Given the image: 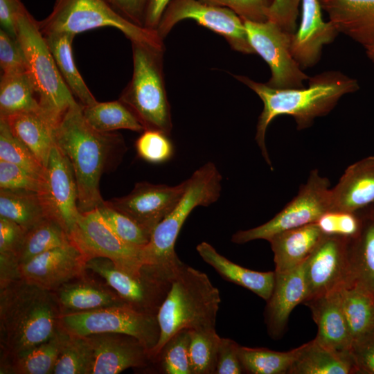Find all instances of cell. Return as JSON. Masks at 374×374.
Listing matches in <instances>:
<instances>
[{
    "mask_svg": "<svg viewBox=\"0 0 374 374\" xmlns=\"http://www.w3.org/2000/svg\"><path fill=\"white\" fill-rule=\"evenodd\" d=\"M235 78L253 91L262 100L255 139L266 163L271 168L266 143L267 129L276 117L291 116L298 130L310 127L317 117L327 115L344 95L359 89L356 79L340 71H328L310 77L308 85L301 89H276L244 75Z\"/></svg>",
    "mask_w": 374,
    "mask_h": 374,
    "instance_id": "1",
    "label": "cell"
},
{
    "mask_svg": "<svg viewBox=\"0 0 374 374\" xmlns=\"http://www.w3.org/2000/svg\"><path fill=\"white\" fill-rule=\"evenodd\" d=\"M82 107L78 103L64 113L55 126L54 141L72 166L78 208L84 213L105 203L100 193V179L112 151L121 143V137L91 127L83 116Z\"/></svg>",
    "mask_w": 374,
    "mask_h": 374,
    "instance_id": "2",
    "label": "cell"
},
{
    "mask_svg": "<svg viewBox=\"0 0 374 374\" xmlns=\"http://www.w3.org/2000/svg\"><path fill=\"white\" fill-rule=\"evenodd\" d=\"M60 309L50 290L22 278L1 287V344L16 357L49 339L61 327Z\"/></svg>",
    "mask_w": 374,
    "mask_h": 374,
    "instance_id": "3",
    "label": "cell"
},
{
    "mask_svg": "<svg viewBox=\"0 0 374 374\" xmlns=\"http://www.w3.org/2000/svg\"><path fill=\"white\" fill-rule=\"evenodd\" d=\"M222 180L221 174L212 162L202 166L186 180L182 197L152 230L148 243L142 249L143 271L172 280L184 264L175 249L181 229L195 207L207 206L219 199Z\"/></svg>",
    "mask_w": 374,
    "mask_h": 374,
    "instance_id": "4",
    "label": "cell"
},
{
    "mask_svg": "<svg viewBox=\"0 0 374 374\" xmlns=\"http://www.w3.org/2000/svg\"><path fill=\"white\" fill-rule=\"evenodd\" d=\"M220 294L204 272L184 264L157 314L160 337L149 353L152 361L166 341L183 329L215 328Z\"/></svg>",
    "mask_w": 374,
    "mask_h": 374,
    "instance_id": "5",
    "label": "cell"
},
{
    "mask_svg": "<svg viewBox=\"0 0 374 374\" xmlns=\"http://www.w3.org/2000/svg\"><path fill=\"white\" fill-rule=\"evenodd\" d=\"M132 77L118 100L126 105L146 130L170 136L172 123L164 73V47L131 42Z\"/></svg>",
    "mask_w": 374,
    "mask_h": 374,
    "instance_id": "6",
    "label": "cell"
},
{
    "mask_svg": "<svg viewBox=\"0 0 374 374\" xmlns=\"http://www.w3.org/2000/svg\"><path fill=\"white\" fill-rule=\"evenodd\" d=\"M16 37L23 49L40 107L57 124L64 113L79 102L62 78L38 21L25 6L18 17Z\"/></svg>",
    "mask_w": 374,
    "mask_h": 374,
    "instance_id": "7",
    "label": "cell"
},
{
    "mask_svg": "<svg viewBox=\"0 0 374 374\" xmlns=\"http://www.w3.org/2000/svg\"><path fill=\"white\" fill-rule=\"evenodd\" d=\"M44 36L54 33H78L100 27L121 31L131 42L164 47L157 32L139 26L118 13L105 0H55L51 13L38 21Z\"/></svg>",
    "mask_w": 374,
    "mask_h": 374,
    "instance_id": "8",
    "label": "cell"
},
{
    "mask_svg": "<svg viewBox=\"0 0 374 374\" xmlns=\"http://www.w3.org/2000/svg\"><path fill=\"white\" fill-rule=\"evenodd\" d=\"M61 326L80 337L93 334L118 333L139 340L149 353L160 337L157 316L135 309L128 303L87 312L61 314Z\"/></svg>",
    "mask_w": 374,
    "mask_h": 374,
    "instance_id": "9",
    "label": "cell"
},
{
    "mask_svg": "<svg viewBox=\"0 0 374 374\" xmlns=\"http://www.w3.org/2000/svg\"><path fill=\"white\" fill-rule=\"evenodd\" d=\"M330 181L318 170L310 171L297 195L273 218L247 230L235 232L231 241L244 244L256 240H269L275 235L290 229L317 222L330 207Z\"/></svg>",
    "mask_w": 374,
    "mask_h": 374,
    "instance_id": "10",
    "label": "cell"
},
{
    "mask_svg": "<svg viewBox=\"0 0 374 374\" xmlns=\"http://www.w3.org/2000/svg\"><path fill=\"white\" fill-rule=\"evenodd\" d=\"M193 19L222 36L235 51L256 53L252 48L244 21L231 10L202 0H170L157 28L163 39L180 21Z\"/></svg>",
    "mask_w": 374,
    "mask_h": 374,
    "instance_id": "11",
    "label": "cell"
},
{
    "mask_svg": "<svg viewBox=\"0 0 374 374\" xmlns=\"http://www.w3.org/2000/svg\"><path fill=\"white\" fill-rule=\"evenodd\" d=\"M69 237L86 260L96 256L107 258L129 274L141 276L143 248L123 242L105 222L97 208L80 212Z\"/></svg>",
    "mask_w": 374,
    "mask_h": 374,
    "instance_id": "12",
    "label": "cell"
},
{
    "mask_svg": "<svg viewBox=\"0 0 374 374\" xmlns=\"http://www.w3.org/2000/svg\"><path fill=\"white\" fill-rule=\"evenodd\" d=\"M249 42L267 63L271 78L266 84L276 89H301L309 79L291 52V34L271 21H244Z\"/></svg>",
    "mask_w": 374,
    "mask_h": 374,
    "instance_id": "13",
    "label": "cell"
},
{
    "mask_svg": "<svg viewBox=\"0 0 374 374\" xmlns=\"http://www.w3.org/2000/svg\"><path fill=\"white\" fill-rule=\"evenodd\" d=\"M84 268L103 278L126 303L135 309L157 316L172 283L171 280L144 271L140 277L132 276L105 257L87 259Z\"/></svg>",
    "mask_w": 374,
    "mask_h": 374,
    "instance_id": "14",
    "label": "cell"
},
{
    "mask_svg": "<svg viewBox=\"0 0 374 374\" xmlns=\"http://www.w3.org/2000/svg\"><path fill=\"white\" fill-rule=\"evenodd\" d=\"M186 184V180L176 186L137 182L128 195L112 198L105 204L152 233L177 204Z\"/></svg>",
    "mask_w": 374,
    "mask_h": 374,
    "instance_id": "15",
    "label": "cell"
},
{
    "mask_svg": "<svg viewBox=\"0 0 374 374\" xmlns=\"http://www.w3.org/2000/svg\"><path fill=\"white\" fill-rule=\"evenodd\" d=\"M348 242L346 237L324 235L305 261L308 290L305 301L347 285L349 276Z\"/></svg>",
    "mask_w": 374,
    "mask_h": 374,
    "instance_id": "16",
    "label": "cell"
},
{
    "mask_svg": "<svg viewBox=\"0 0 374 374\" xmlns=\"http://www.w3.org/2000/svg\"><path fill=\"white\" fill-rule=\"evenodd\" d=\"M46 168L47 192L44 197L51 215L69 235L80 214L78 187L70 162L55 144L51 149Z\"/></svg>",
    "mask_w": 374,
    "mask_h": 374,
    "instance_id": "17",
    "label": "cell"
},
{
    "mask_svg": "<svg viewBox=\"0 0 374 374\" xmlns=\"http://www.w3.org/2000/svg\"><path fill=\"white\" fill-rule=\"evenodd\" d=\"M85 260L71 242L38 255L21 265L19 270L22 279L51 291L78 276L85 269Z\"/></svg>",
    "mask_w": 374,
    "mask_h": 374,
    "instance_id": "18",
    "label": "cell"
},
{
    "mask_svg": "<svg viewBox=\"0 0 374 374\" xmlns=\"http://www.w3.org/2000/svg\"><path fill=\"white\" fill-rule=\"evenodd\" d=\"M319 0H301V19L299 28L291 35V52L301 68L314 66L322 49L337 36L338 30L323 20Z\"/></svg>",
    "mask_w": 374,
    "mask_h": 374,
    "instance_id": "19",
    "label": "cell"
},
{
    "mask_svg": "<svg viewBox=\"0 0 374 374\" xmlns=\"http://www.w3.org/2000/svg\"><path fill=\"white\" fill-rule=\"evenodd\" d=\"M87 337L93 349L91 374H116L129 368L146 366L151 360L148 350L132 336L101 333Z\"/></svg>",
    "mask_w": 374,
    "mask_h": 374,
    "instance_id": "20",
    "label": "cell"
},
{
    "mask_svg": "<svg viewBox=\"0 0 374 374\" xmlns=\"http://www.w3.org/2000/svg\"><path fill=\"white\" fill-rule=\"evenodd\" d=\"M307 294L305 262L287 272H275L274 289L264 311L267 331L271 339L282 337L291 312L303 303Z\"/></svg>",
    "mask_w": 374,
    "mask_h": 374,
    "instance_id": "21",
    "label": "cell"
},
{
    "mask_svg": "<svg viewBox=\"0 0 374 374\" xmlns=\"http://www.w3.org/2000/svg\"><path fill=\"white\" fill-rule=\"evenodd\" d=\"M303 304L310 309L318 327L314 339L332 351L350 355L353 339L342 311L339 288L308 300Z\"/></svg>",
    "mask_w": 374,
    "mask_h": 374,
    "instance_id": "22",
    "label": "cell"
},
{
    "mask_svg": "<svg viewBox=\"0 0 374 374\" xmlns=\"http://www.w3.org/2000/svg\"><path fill=\"white\" fill-rule=\"evenodd\" d=\"M374 204V156L349 166L330 190V211L356 212Z\"/></svg>",
    "mask_w": 374,
    "mask_h": 374,
    "instance_id": "23",
    "label": "cell"
},
{
    "mask_svg": "<svg viewBox=\"0 0 374 374\" xmlns=\"http://www.w3.org/2000/svg\"><path fill=\"white\" fill-rule=\"evenodd\" d=\"M329 21L366 49L374 46V0H319Z\"/></svg>",
    "mask_w": 374,
    "mask_h": 374,
    "instance_id": "24",
    "label": "cell"
},
{
    "mask_svg": "<svg viewBox=\"0 0 374 374\" xmlns=\"http://www.w3.org/2000/svg\"><path fill=\"white\" fill-rule=\"evenodd\" d=\"M358 213L360 228L348 238L349 276L346 285H358L374 298V206L371 204Z\"/></svg>",
    "mask_w": 374,
    "mask_h": 374,
    "instance_id": "25",
    "label": "cell"
},
{
    "mask_svg": "<svg viewBox=\"0 0 374 374\" xmlns=\"http://www.w3.org/2000/svg\"><path fill=\"white\" fill-rule=\"evenodd\" d=\"M324 234L317 222L285 231L270 238L276 273H285L302 265Z\"/></svg>",
    "mask_w": 374,
    "mask_h": 374,
    "instance_id": "26",
    "label": "cell"
},
{
    "mask_svg": "<svg viewBox=\"0 0 374 374\" xmlns=\"http://www.w3.org/2000/svg\"><path fill=\"white\" fill-rule=\"evenodd\" d=\"M202 260L227 281L242 286L267 301L275 282V271H258L235 264L219 253L209 243L202 242L196 247Z\"/></svg>",
    "mask_w": 374,
    "mask_h": 374,
    "instance_id": "27",
    "label": "cell"
},
{
    "mask_svg": "<svg viewBox=\"0 0 374 374\" xmlns=\"http://www.w3.org/2000/svg\"><path fill=\"white\" fill-rule=\"evenodd\" d=\"M3 118L12 134L35 154L46 168L55 145V124L42 109L19 113Z\"/></svg>",
    "mask_w": 374,
    "mask_h": 374,
    "instance_id": "28",
    "label": "cell"
},
{
    "mask_svg": "<svg viewBox=\"0 0 374 374\" xmlns=\"http://www.w3.org/2000/svg\"><path fill=\"white\" fill-rule=\"evenodd\" d=\"M57 67L67 87L83 106L96 103L75 63L72 43L75 35L69 33H54L44 36Z\"/></svg>",
    "mask_w": 374,
    "mask_h": 374,
    "instance_id": "29",
    "label": "cell"
},
{
    "mask_svg": "<svg viewBox=\"0 0 374 374\" xmlns=\"http://www.w3.org/2000/svg\"><path fill=\"white\" fill-rule=\"evenodd\" d=\"M0 216L14 221L26 231L53 217L44 195L3 189H0Z\"/></svg>",
    "mask_w": 374,
    "mask_h": 374,
    "instance_id": "30",
    "label": "cell"
},
{
    "mask_svg": "<svg viewBox=\"0 0 374 374\" xmlns=\"http://www.w3.org/2000/svg\"><path fill=\"white\" fill-rule=\"evenodd\" d=\"M351 355L332 351L314 339L302 345L301 352L289 374H355Z\"/></svg>",
    "mask_w": 374,
    "mask_h": 374,
    "instance_id": "31",
    "label": "cell"
},
{
    "mask_svg": "<svg viewBox=\"0 0 374 374\" xmlns=\"http://www.w3.org/2000/svg\"><path fill=\"white\" fill-rule=\"evenodd\" d=\"M57 290V300L60 308L66 310L65 314L127 303L117 293L86 282L66 283Z\"/></svg>",
    "mask_w": 374,
    "mask_h": 374,
    "instance_id": "32",
    "label": "cell"
},
{
    "mask_svg": "<svg viewBox=\"0 0 374 374\" xmlns=\"http://www.w3.org/2000/svg\"><path fill=\"white\" fill-rule=\"evenodd\" d=\"M340 302L353 343L374 332V298L356 285L339 287Z\"/></svg>",
    "mask_w": 374,
    "mask_h": 374,
    "instance_id": "33",
    "label": "cell"
},
{
    "mask_svg": "<svg viewBox=\"0 0 374 374\" xmlns=\"http://www.w3.org/2000/svg\"><path fill=\"white\" fill-rule=\"evenodd\" d=\"M40 109L35 85L28 71L1 74L0 118Z\"/></svg>",
    "mask_w": 374,
    "mask_h": 374,
    "instance_id": "34",
    "label": "cell"
},
{
    "mask_svg": "<svg viewBox=\"0 0 374 374\" xmlns=\"http://www.w3.org/2000/svg\"><path fill=\"white\" fill-rule=\"evenodd\" d=\"M71 242L62 224L53 217H46L26 231L17 256L19 266L41 253Z\"/></svg>",
    "mask_w": 374,
    "mask_h": 374,
    "instance_id": "35",
    "label": "cell"
},
{
    "mask_svg": "<svg viewBox=\"0 0 374 374\" xmlns=\"http://www.w3.org/2000/svg\"><path fill=\"white\" fill-rule=\"evenodd\" d=\"M82 114L88 124L99 132H112L121 129L140 133L145 131L137 118L119 100L83 106Z\"/></svg>",
    "mask_w": 374,
    "mask_h": 374,
    "instance_id": "36",
    "label": "cell"
},
{
    "mask_svg": "<svg viewBox=\"0 0 374 374\" xmlns=\"http://www.w3.org/2000/svg\"><path fill=\"white\" fill-rule=\"evenodd\" d=\"M302 345L286 352L240 346L239 357L244 372L250 374H289Z\"/></svg>",
    "mask_w": 374,
    "mask_h": 374,
    "instance_id": "37",
    "label": "cell"
},
{
    "mask_svg": "<svg viewBox=\"0 0 374 374\" xmlns=\"http://www.w3.org/2000/svg\"><path fill=\"white\" fill-rule=\"evenodd\" d=\"M68 332L62 326L49 339L14 357L13 371L21 374L53 373Z\"/></svg>",
    "mask_w": 374,
    "mask_h": 374,
    "instance_id": "38",
    "label": "cell"
},
{
    "mask_svg": "<svg viewBox=\"0 0 374 374\" xmlns=\"http://www.w3.org/2000/svg\"><path fill=\"white\" fill-rule=\"evenodd\" d=\"M93 349L87 337L68 332L55 366L54 374H91Z\"/></svg>",
    "mask_w": 374,
    "mask_h": 374,
    "instance_id": "39",
    "label": "cell"
},
{
    "mask_svg": "<svg viewBox=\"0 0 374 374\" xmlns=\"http://www.w3.org/2000/svg\"><path fill=\"white\" fill-rule=\"evenodd\" d=\"M221 337L215 328L190 330L189 362L191 374H215Z\"/></svg>",
    "mask_w": 374,
    "mask_h": 374,
    "instance_id": "40",
    "label": "cell"
},
{
    "mask_svg": "<svg viewBox=\"0 0 374 374\" xmlns=\"http://www.w3.org/2000/svg\"><path fill=\"white\" fill-rule=\"evenodd\" d=\"M0 161L15 164L46 180V168L0 118Z\"/></svg>",
    "mask_w": 374,
    "mask_h": 374,
    "instance_id": "41",
    "label": "cell"
},
{
    "mask_svg": "<svg viewBox=\"0 0 374 374\" xmlns=\"http://www.w3.org/2000/svg\"><path fill=\"white\" fill-rule=\"evenodd\" d=\"M190 329L172 335L152 361L164 374H191L189 362Z\"/></svg>",
    "mask_w": 374,
    "mask_h": 374,
    "instance_id": "42",
    "label": "cell"
},
{
    "mask_svg": "<svg viewBox=\"0 0 374 374\" xmlns=\"http://www.w3.org/2000/svg\"><path fill=\"white\" fill-rule=\"evenodd\" d=\"M98 211L112 230L125 243L137 248H143L149 242L151 233L132 219L107 206L105 201Z\"/></svg>",
    "mask_w": 374,
    "mask_h": 374,
    "instance_id": "43",
    "label": "cell"
},
{
    "mask_svg": "<svg viewBox=\"0 0 374 374\" xmlns=\"http://www.w3.org/2000/svg\"><path fill=\"white\" fill-rule=\"evenodd\" d=\"M0 189L45 195L47 181L15 164L0 161Z\"/></svg>",
    "mask_w": 374,
    "mask_h": 374,
    "instance_id": "44",
    "label": "cell"
},
{
    "mask_svg": "<svg viewBox=\"0 0 374 374\" xmlns=\"http://www.w3.org/2000/svg\"><path fill=\"white\" fill-rule=\"evenodd\" d=\"M168 136L157 130L143 131L135 143L138 155L151 163L170 159L173 154V146Z\"/></svg>",
    "mask_w": 374,
    "mask_h": 374,
    "instance_id": "45",
    "label": "cell"
},
{
    "mask_svg": "<svg viewBox=\"0 0 374 374\" xmlns=\"http://www.w3.org/2000/svg\"><path fill=\"white\" fill-rule=\"evenodd\" d=\"M317 223L324 235L351 238L359 231L361 220L358 211H329Z\"/></svg>",
    "mask_w": 374,
    "mask_h": 374,
    "instance_id": "46",
    "label": "cell"
},
{
    "mask_svg": "<svg viewBox=\"0 0 374 374\" xmlns=\"http://www.w3.org/2000/svg\"><path fill=\"white\" fill-rule=\"evenodd\" d=\"M0 66L2 74L27 71L24 53L17 37L2 28L0 30Z\"/></svg>",
    "mask_w": 374,
    "mask_h": 374,
    "instance_id": "47",
    "label": "cell"
},
{
    "mask_svg": "<svg viewBox=\"0 0 374 374\" xmlns=\"http://www.w3.org/2000/svg\"><path fill=\"white\" fill-rule=\"evenodd\" d=\"M233 11L243 21L264 22L268 20L274 0H202Z\"/></svg>",
    "mask_w": 374,
    "mask_h": 374,
    "instance_id": "48",
    "label": "cell"
},
{
    "mask_svg": "<svg viewBox=\"0 0 374 374\" xmlns=\"http://www.w3.org/2000/svg\"><path fill=\"white\" fill-rule=\"evenodd\" d=\"M301 0H274L269 12L268 20L277 24L289 34L296 30L299 7Z\"/></svg>",
    "mask_w": 374,
    "mask_h": 374,
    "instance_id": "49",
    "label": "cell"
},
{
    "mask_svg": "<svg viewBox=\"0 0 374 374\" xmlns=\"http://www.w3.org/2000/svg\"><path fill=\"white\" fill-rule=\"evenodd\" d=\"M240 345L229 338L220 339L215 374H241L244 373L239 357Z\"/></svg>",
    "mask_w": 374,
    "mask_h": 374,
    "instance_id": "50",
    "label": "cell"
},
{
    "mask_svg": "<svg viewBox=\"0 0 374 374\" xmlns=\"http://www.w3.org/2000/svg\"><path fill=\"white\" fill-rule=\"evenodd\" d=\"M25 233L18 224L0 216V255L17 258Z\"/></svg>",
    "mask_w": 374,
    "mask_h": 374,
    "instance_id": "51",
    "label": "cell"
},
{
    "mask_svg": "<svg viewBox=\"0 0 374 374\" xmlns=\"http://www.w3.org/2000/svg\"><path fill=\"white\" fill-rule=\"evenodd\" d=\"M350 355L356 373L374 374V332L355 341Z\"/></svg>",
    "mask_w": 374,
    "mask_h": 374,
    "instance_id": "52",
    "label": "cell"
},
{
    "mask_svg": "<svg viewBox=\"0 0 374 374\" xmlns=\"http://www.w3.org/2000/svg\"><path fill=\"white\" fill-rule=\"evenodd\" d=\"M118 13L128 21L145 27L149 0H105Z\"/></svg>",
    "mask_w": 374,
    "mask_h": 374,
    "instance_id": "53",
    "label": "cell"
},
{
    "mask_svg": "<svg viewBox=\"0 0 374 374\" xmlns=\"http://www.w3.org/2000/svg\"><path fill=\"white\" fill-rule=\"evenodd\" d=\"M25 6L21 0H0V23L3 30L15 36L19 15Z\"/></svg>",
    "mask_w": 374,
    "mask_h": 374,
    "instance_id": "54",
    "label": "cell"
},
{
    "mask_svg": "<svg viewBox=\"0 0 374 374\" xmlns=\"http://www.w3.org/2000/svg\"><path fill=\"white\" fill-rule=\"evenodd\" d=\"M170 0H149L145 28L157 31L163 13Z\"/></svg>",
    "mask_w": 374,
    "mask_h": 374,
    "instance_id": "55",
    "label": "cell"
},
{
    "mask_svg": "<svg viewBox=\"0 0 374 374\" xmlns=\"http://www.w3.org/2000/svg\"><path fill=\"white\" fill-rule=\"evenodd\" d=\"M366 50L367 56L373 62H374V46Z\"/></svg>",
    "mask_w": 374,
    "mask_h": 374,
    "instance_id": "56",
    "label": "cell"
},
{
    "mask_svg": "<svg viewBox=\"0 0 374 374\" xmlns=\"http://www.w3.org/2000/svg\"><path fill=\"white\" fill-rule=\"evenodd\" d=\"M373 206H374V204H373Z\"/></svg>",
    "mask_w": 374,
    "mask_h": 374,
    "instance_id": "57",
    "label": "cell"
}]
</instances>
